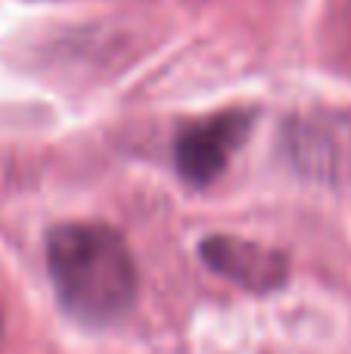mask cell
Instances as JSON below:
<instances>
[{
    "label": "cell",
    "instance_id": "obj_1",
    "mask_svg": "<svg viewBox=\"0 0 351 354\" xmlns=\"http://www.w3.org/2000/svg\"><path fill=\"white\" fill-rule=\"evenodd\" d=\"M47 274L59 305L87 326L122 320L140 286L122 233L84 221H68L47 233Z\"/></svg>",
    "mask_w": 351,
    "mask_h": 354
},
{
    "label": "cell",
    "instance_id": "obj_2",
    "mask_svg": "<svg viewBox=\"0 0 351 354\" xmlns=\"http://www.w3.org/2000/svg\"><path fill=\"white\" fill-rule=\"evenodd\" d=\"M255 115L246 109H224L209 118H196L178 134L174 162L178 171L193 187H205L227 168L234 153L252 131Z\"/></svg>",
    "mask_w": 351,
    "mask_h": 354
},
{
    "label": "cell",
    "instance_id": "obj_3",
    "mask_svg": "<svg viewBox=\"0 0 351 354\" xmlns=\"http://www.w3.org/2000/svg\"><path fill=\"white\" fill-rule=\"evenodd\" d=\"M199 258L209 270L249 292H277L290 280V258L283 252L230 233L205 236L199 243Z\"/></svg>",
    "mask_w": 351,
    "mask_h": 354
}]
</instances>
